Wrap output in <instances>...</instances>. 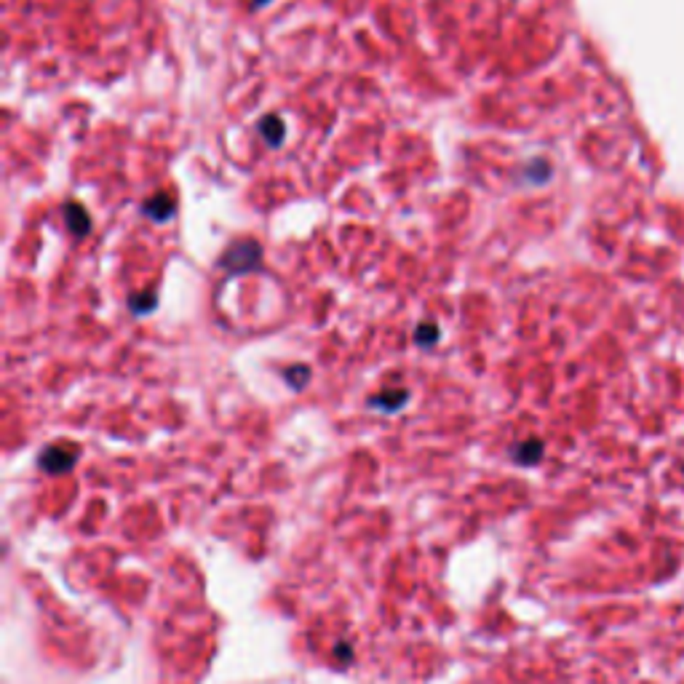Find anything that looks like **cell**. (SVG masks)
Wrapping results in <instances>:
<instances>
[{
  "instance_id": "cell-1",
  "label": "cell",
  "mask_w": 684,
  "mask_h": 684,
  "mask_svg": "<svg viewBox=\"0 0 684 684\" xmlns=\"http://www.w3.org/2000/svg\"><path fill=\"white\" fill-rule=\"evenodd\" d=\"M259 257H262V249L254 241H238L232 244L225 254H222L220 265L228 270V273H249L259 265Z\"/></svg>"
},
{
  "instance_id": "cell-2",
  "label": "cell",
  "mask_w": 684,
  "mask_h": 684,
  "mask_svg": "<svg viewBox=\"0 0 684 684\" xmlns=\"http://www.w3.org/2000/svg\"><path fill=\"white\" fill-rule=\"evenodd\" d=\"M75 460H78V449L75 447L54 444V447H48L46 452L40 454V468L48 471V473H65V471H70L75 465Z\"/></svg>"
},
{
  "instance_id": "cell-3",
  "label": "cell",
  "mask_w": 684,
  "mask_h": 684,
  "mask_svg": "<svg viewBox=\"0 0 684 684\" xmlns=\"http://www.w3.org/2000/svg\"><path fill=\"white\" fill-rule=\"evenodd\" d=\"M65 225L70 228L72 235H86V232L91 230V217H89V211L83 209V206H78V203H67V206H65Z\"/></svg>"
},
{
  "instance_id": "cell-4",
  "label": "cell",
  "mask_w": 684,
  "mask_h": 684,
  "mask_svg": "<svg viewBox=\"0 0 684 684\" xmlns=\"http://www.w3.org/2000/svg\"><path fill=\"white\" fill-rule=\"evenodd\" d=\"M145 211H147L155 222H166L174 214V201L166 196V193H158V196H152L150 201L145 203Z\"/></svg>"
},
{
  "instance_id": "cell-5",
  "label": "cell",
  "mask_w": 684,
  "mask_h": 684,
  "mask_svg": "<svg viewBox=\"0 0 684 684\" xmlns=\"http://www.w3.org/2000/svg\"><path fill=\"white\" fill-rule=\"evenodd\" d=\"M259 134H262V140H265L270 147H279L281 140H284V120H281L279 116L262 118V123H259Z\"/></svg>"
},
{
  "instance_id": "cell-6",
  "label": "cell",
  "mask_w": 684,
  "mask_h": 684,
  "mask_svg": "<svg viewBox=\"0 0 684 684\" xmlns=\"http://www.w3.org/2000/svg\"><path fill=\"white\" fill-rule=\"evenodd\" d=\"M406 398H409L406 391H385V393H377L374 398H371V406H380V409L393 412V409H398V406H404Z\"/></svg>"
},
{
  "instance_id": "cell-7",
  "label": "cell",
  "mask_w": 684,
  "mask_h": 684,
  "mask_svg": "<svg viewBox=\"0 0 684 684\" xmlns=\"http://www.w3.org/2000/svg\"><path fill=\"white\" fill-rule=\"evenodd\" d=\"M158 305V297L152 291H145V294H131L128 297V308L134 315H147L152 313V308Z\"/></svg>"
},
{
  "instance_id": "cell-8",
  "label": "cell",
  "mask_w": 684,
  "mask_h": 684,
  "mask_svg": "<svg viewBox=\"0 0 684 684\" xmlns=\"http://www.w3.org/2000/svg\"><path fill=\"white\" fill-rule=\"evenodd\" d=\"M540 454H543V444L540 441H524V444L516 447V460L519 463H534V460H540Z\"/></svg>"
},
{
  "instance_id": "cell-9",
  "label": "cell",
  "mask_w": 684,
  "mask_h": 684,
  "mask_svg": "<svg viewBox=\"0 0 684 684\" xmlns=\"http://www.w3.org/2000/svg\"><path fill=\"white\" fill-rule=\"evenodd\" d=\"M415 340H417V345H433V342L439 340V326H436V324H420Z\"/></svg>"
},
{
  "instance_id": "cell-10",
  "label": "cell",
  "mask_w": 684,
  "mask_h": 684,
  "mask_svg": "<svg viewBox=\"0 0 684 684\" xmlns=\"http://www.w3.org/2000/svg\"><path fill=\"white\" fill-rule=\"evenodd\" d=\"M308 374H310L308 366H291V369L286 371V380H289L294 388H302V385L308 383Z\"/></svg>"
},
{
  "instance_id": "cell-11",
  "label": "cell",
  "mask_w": 684,
  "mask_h": 684,
  "mask_svg": "<svg viewBox=\"0 0 684 684\" xmlns=\"http://www.w3.org/2000/svg\"><path fill=\"white\" fill-rule=\"evenodd\" d=\"M265 3H270V0H252V6H265Z\"/></svg>"
}]
</instances>
